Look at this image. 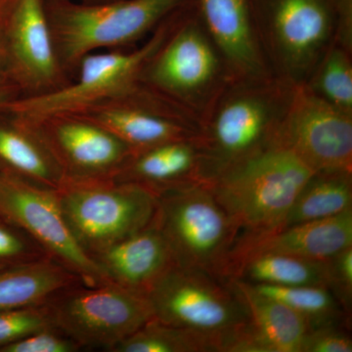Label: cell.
<instances>
[{"label": "cell", "instance_id": "4dcf8cb0", "mask_svg": "<svg viewBox=\"0 0 352 352\" xmlns=\"http://www.w3.org/2000/svg\"><path fill=\"white\" fill-rule=\"evenodd\" d=\"M329 289L351 315L352 247L328 259Z\"/></svg>", "mask_w": 352, "mask_h": 352}, {"label": "cell", "instance_id": "d590c367", "mask_svg": "<svg viewBox=\"0 0 352 352\" xmlns=\"http://www.w3.org/2000/svg\"><path fill=\"white\" fill-rule=\"evenodd\" d=\"M80 1H83V2H103V1H109V0H80Z\"/></svg>", "mask_w": 352, "mask_h": 352}, {"label": "cell", "instance_id": "603a6c76", "mask_svg": "<svg viewBox=\"0 0 352 352\" xmlns=\"http://www.w3.org/2000/svg\"><path fill=\"white\" fill-rule=\"evenodd\" d=\"M234 279L252 285L329 289L328 259L316 261L275 252L254 254L231 264L226 281Z\"/></svg>", "mask_w": 352, "mask_h": 352}, {"label": "cell", "instance_id": "4316f807", "mask_svg": "<svg viewBox=\"0 0 352 352\" xmlns=\"http://www.w3.org/2000/svg\"><path fill=\"white\" fill-rule=\"evenodd\" d=\"M305 85L330 105L352 115V50L336 41Z\"/></svg>", "mask_w": 352, "mask_h": 352}, {"label": "cell", "instance_id": "8992f818", "mask_svg": "<svg viewBox=\"0 0 352 352\" xmlns=\"http://www.w3.org/2000/svg\"><path fill=\"white\" fill-rule=\"evenodd\" d=\"M177 10L135 50H102L85 55L76 66L75 80L54 91L21 96L4 110L28 120L74 115L131 91L140 85L146 64L170 34Z\"/></svg>", "mask_w": 352, "mask_h": 352}, {"label": "cell", "instance_id": "ac0fdd59", "mask_svg": "<svg viewBox=\"0 0 352 352\" xmlns=\"http://www.w3.org/2000/svg\"><path fill=\"white\" fill-rule=\"evenodd\" d=\"M112 282L147 298L175 261L156 220L139 232L91 256Z\"/></svg>", "mask_w": 352, "mask_h": 352}, {"label": "cell", "instance_id": "4fadbf2b", "mask_svg": "<svg viewBox=\"0 0 352 352\" xmlns=\"http://www.w3.org/2000/svg\"><path fill=\"white\" fill-rule=\"evenodd\" d=\"M71 116L107 129L134 152L198 138L200 129V122L192 113L142 82L122 96Z\"/></svg>", "mask_w": 352, "mask_h": 352}, {"label": "cell", "instance_id": "1f68e13d", "mask_svg": "<svg viewBox=\"0 0 352 352\" xmlns=\"http://www.w3.org/2000/svg\"><path fill=\"white\" fill-rule=\"evenodd\" d=\"M300 352H352V339L346 326H325L307 330Z\"/></svg>", "mask_w": 352, "mask_h": 352}, {"label": "cell", "instance_id": "8fae6325", "mask_svg": "<svg viewBox=\"0 0 352 352\" xmlns=\"http://www.w3.org/2000/svg\"><path fill=\"white\" fill-rule=\"evenodd\" d=\"M0 212L36 241L48 256L87 285L109 282L67 224L55 190L0 170Z\"/></svg>", "mask_w": 352, "mask_h": 352}, {"label": "cell", "instance_id": "5bb4252c", "mask_svg": "<svg viewBox=\"0 0 352 352\" xmlns=\"http://www.w3.org/2000/svg\"><path fill=\"white\" fill-rule=\"evenodd\" d=\"M22 120L47 146L65 182L113 179L135 153L107 129L76 116Z\"/></svg>", "mask_w": 352, "mask_h": 352}, {"label": "cell", "instance_id": "9a60e30c", "mask_svg": "<svg viewBox=\"0 0 352 352\" xmlns=\"http://www.w3.org/2000/svg\"><path fill=\"white\" fill-rule=\"evenodd\" d=\"M4 34L9 71L22 96L54 91L69 82L58 58L45 0H15Z\"/></svg>", "mask_w": 352, "mask_h": 352}, {"label": "cell", "instance_id": "7a4b0ae2", "mask_svg": "<svg viewBox=\"0 0 352 352\" xmlns=\"http://www.w3.org/2000/svg\"><path fill=\"white\" fill-rule=\"evenodd\" d=\"M271 74L305 83L336 41L352 50V0H250Z\"/></svg>", "mask_w": 352, "mask_h": 352}, {"label": "cell", "instance_id": "484cf974", "mask_svg": "<svg viewBox=\"0 0 352 352\" xmlns=\"http://www.w3.org/2000/svg\"><path fill=\"white\" fill-rule=\"evenodd\" d=\"M112 352H222L219 340L152 318L111 349Z\"/></svg>", "mask_w": 352, "mask_h": 352}, {"label": "cell", "instance_id": "d6986e66", "mask_svg": "<svg viewBox=\"0 0 352 352\" xmlns=\"http://www.w3.org/2000/svg\"><path fill=\"white\" fill-rule=\"evenodd\" d=\"M113 180L141 185L157 195L182 185L206 182L198 138L170 141L135 152Z\"/></svg>", "mask_w": 352, "mask_h": 352}, {"label": "cell", "instance_id": "e0dca14e", "mask_svg": "<svg viewBox=\"0 0 352 352\" xmlns=\"http://www.w3.org/2000/svg\"><path fill=\"white\" fill-rule=\"evenodd\" d=\"M349 247H352V210L271 232H241L229 256L226 280L231 264L254 254L275 252L327 261Z\"/></svg>", "mask_w": 352, "mask_h": 352}, {"label": "cell", "instance_id": "3957f363", "mask_svg": "<svg viewBox=\"0 0 352 352\" xmlns=\"http://www.w3.org/2000/svg\"><path fill=\"white\" fill-rule=\"evenodd\" d=\"M314 173L277 141L207 184L241 232L267 233L281 229L296 196Z\"/></svg>", "mask_w": 352, "mask_h": 352}, {"label": "cell", "instance_id": "44dd1931", "mask_svg": "<svg viewBox=\"0 0 352 352\" xmlns=\"http://www.w3.org/2000/svg\"><path fill=\"white\" fill-rule=\"evenodd\" d=\"M228 283L249 311L252 339L258 352H300L307 326L300 315L279 300L259 293L248 282L234 279Z\"/></svg>", "mask_w": 352, "mask_h": 352}, {"label": "cell", "instance_id": "8d00e7d4", "mask_svg": "<svg viewBox=\"0 0 352 352\" xmlns=\"http://www.w3.org/2000/svg\"><path fill=\"white\" fill-rule=\"evenodd\" d=\"M46 1H64V0H46Z\"/></svg>", "mask_w": 352, "mask_h": 352}, {"label": "cell", "instance_id": "2e32d148", "mask_svg": "<svg viewBox=\"0 0 352 352\" xmlns=\"http://www.w3.org/2000/svg\"><path fill=\"white\" fill-rule=\"evenodd\" d=\"M196 4L230 80L274 76L259 44L250 0H196Z\"/></svg>", "mask_w": 352, "mask_h": 352}, {"label": "cell", "instance_id": "ba28073f", "mask_svg": "<svg viewBox=\"0 0 352 352\" xmlns=\"http://www.w3.org/2000/svg\"><path fill=\"white\" fill-rule=\"evenodd\" d=\"M154 318L219 340L222 352H232L250 325V314L228 282L204 271L171 266L147 296Z\"/></svg>", "mask_w": 352, "mask_h": 352}, {"label": "cell", "instance_id": "ffe728a7", "mask_svg": "<svg viewBox=\"0 0 352 352\" xmlns=\"http://www.w3.org/2000/svg\"><path fill=\"white\" fill-rule=\"evenodd\" d=\"M0 170L23 179L58 190L63 185V171L47 146L25 120L0 111Z\"/></svg>", "mask_w": 352, "mask_h": 352}, {"label": "cell", "instance_id": "9c48e42d", "mask_svg": "<svg viewBox=\"0 0 352 352\" xmlns=\"http://www.w3.org/2000/svg\"><path fill=\"white\" fill-rule=\"evenodd\" d=\"M55 192L74 237L90 256L142 230L157 212V194L133 183L65 182Z\"/></svg>", "mask_w": 352, "mask_h": 352}, {"label": "cell", "instance_id": "30bf717a", "mask_svg": "<svg viewBox=\"0 0 352 352\" xmlns=\"http://www.w3.org/2000/svg\"><path fill=\"white\" fill-rule=\"evenodd\" d=\"M45 307L53 325L82 349L110 351L154 318L147 298L112 282H78L55 294Z\"/></svg>", "mask_w": 352, "mask_h": 352}, {"label": "cell", "instance_id": "52a82bcc", "mask_svg": "<svg viewBox=\"0 0 352 352\" xmlns=\"http://www.w3.org/2000/svg\"><path fill=\"white\" fill-rule=\"evenodd\" d=\"M155 220L177 265L226 281L229 256L241 229L207 182L182 185L157 194Z\"/></svg>", "mask_w": 352, "mask_h": 352}, {"label": "cell", "instance_id": "7402d4cb", "mask_svg": "<svg viewBox=\"0 0 352 352\" xmlns=\"http://www.w3.org/2000/svg\"><path fill=\"white\" fill-rule=\"evenodd\" d=\"M80 281L51 258L0 268V310L44 305L62 289Z\"/></svg>", "mask_w": 352, "mask_h": 352}, {"label": "cell", "instance_id": "83f0119b", "mask_svg": "<svg viewBox=\"0 0 352 352\" xmlns=\"http://www.w3.org/2000/svg\"><path fill=\"white\" fill-rule=\"evenodd\" d=\"M50 258L24 229L0 212V268Z\"/></svg>", "mask_w": 352, "mask_h": 352}, {"label": "cell", "instance_id": "5b68a950", "mask_svg": "<svg viewBox=\"0 0 352 352\" xmlns=\"http://www.w3.org/2000/svg\"><path fill=\"white\" fill-rule=\"evenodd\" d=\"M46 1V0H45ZM193 0L46 1L55 47L67 74L85 55L118 50L144 38Z\"/></svg>", "mask_w": 352, "mask_h": 352}, {"label": "cell", "instance_id": "d4e9b609", "mask_svg": "<svg viewBox=\"0 0 352 352\" xmlns=\"http://www.w3.org/2000/svg\"><path fill=\"white\" fill-rule=\"evenodd\" d=\"M259 293L279 300L300 315L307 323V330L325 326L349 327L351 315L326 287H281L252 285Z\"/></svg>", "mask_w": 352, "mask_h": 352}, {"label": "cell", "instance_id": "6da1fadb", "mask_svg": "<svg viewBox=\"0 0 352 352\" xmlns=\"http://www.w3.org/2000/svg\"><path fill=\"white\" fill-rule=\"evenodd\" d=\"M293 88L275 76L229 80L200 122L206 182L277 142Z\"/></svg>", "mask_w": 352, "mask_h": 352}, {"label": "cell", "instance_id": "f546056e", "mask_svg": "<svg viewBox=\"0 0 352 352\" xmlns=\"http://www.w3.org/2000/svg\"><path fill=\"white\" fill-rule=\"evenodd\" d=\"M80 349L76 340L52 326L2 347L0 352H76Z\"/></svg>", "mask_w": 352, "mask_h": 352}, {"label": "cell", "instance_id": "cb8c5ba5", "mask_svg": "<svg viewBox=\"0 0 352 352\" xmlns=\"http://www.w3.org/2000/svg\"><path fill=\"white\" fill-rule=\"evenodd\" d=\"M349 210H352V171H315L296 196L281 229Z\"/></svg>", "mask_w": 352, "mask_h": 352}, {"label": "cell", "instance_id": "e575fe53", "mask_svg": "<svg viewBox=\"0 0 352 352\" xmlns=\"http://www.w3.org/2000/svg\"><path fill=\"white\" fill-rule=\"evenodd\" d=\"M15 0H0V22H6Z\"/></svg>", "mask_w": 352, "mask_h": 352}, {"label": "cell", "instance_id": "d6a6232c", "mask_svg": "<svg viewBox=\"0 0 352 352\" xmlns=\"http://www.w3.org/2000/svg\"><path fill=\"white\" fill-rule=\"evenodd\" d=\"M22 95L19 85L13 78H6L0 80V111H3L9 103Z\"/></svg>", "mask_w": 352, "mask_h": 352}, {"label": "cell", "instance_id": "f1b7e54d", "mask_svg": "<svg viewBox=\"0 0 352 352\" xmlns=\"http://www.w3.org/2000/svg\"><path fill=\"white\" fill-rule=\"evenodd\" d=\"M52 326L54 325L45 305L0 310V349Z\"/></svg>", "mask_w": 352, "mask_h": 352}, {"label": "cell", "instance_id": "836d02e7", "mask_svg": "<svg viewBox=\"0 0 352 352\" xmlns=\"http://www.w3.org/2000/svg\"><path fill=\"white\" fill-rule=\"evenodd\" d=\"M4 23L6 22H0V80L6 78H11L10 71H9L6 34H4Z\"/></svg>", "mask_w": 352, "mask_h": 352}, {"label": "cell", "instance_id": "7c38bea8", "mask_svg": "<svg viewBox=\"0 0 352 352\" xmlns=\"http://www.w3.org/2000/svg\"><path fill=\"white\" fill-rule=\"evenodd\" d=\"M277 141L315 171H352V115L330 105L305 83L294 85Z\"/></svg>", "mask_w": 352, "mask_h": 352}, {"label": "cell", "instance_id": "277c9868", "mask_svg": "<svg viewBox=\"0 0 352 352\" xmlns=\"http://www.w3.org/2000/svg\"><path fill=\"white\" fill-rule=\"evenodd\" d=\"M141 82L201 122L230 80L196 0L178 9L168 38L146 64Z\"/></svg>", "mask_w": 352, "mask_h": 352}]
</instances>
